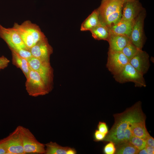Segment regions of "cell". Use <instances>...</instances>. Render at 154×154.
Listing matches in <instances>:
<instances>
[{"instance_id": "obj_15", "label": "cell", "mask_w": 154, "mask_h": 154, "mask_svg": "<svg viewBox=\"0 0 154 154\" xmlns=\"http://www.w3.org/2000/svg\"><path fill=\"white\" fill-rule=\"evenodd\" d=\"M130 40L129 38L127 36L116 34L110 31V36L108 41L109 44V49L121 51Z\"/></svg>"}, {"instance_id": "obj_28", "label": "cell", "mask_w": 154, "mask_h": 154, "mask_svg": "<svg viewBox=\"0 0 154 154\" xmlns=\"http://www.w3.org/2000/svg\"><path fill=\"white\" fill-rule=\"evenodd\" d=\"M106 135L103 133L98 130H96L94 134V141H103Z\"/></svg>"}, {"instance_id": "obj_11", "label": "cell", "mask_w": 154, "mask_h": 154, "mask_svg": "<svg viewBox=\"0 0 154 154\" xmlns=\"http://www.w3.org/2000/svg\"><path fill=\"white\" fill-rule=\"evenodd\" d=\"M0 37L6 42L10 49L23 48L29 50L13 27L6 28L0 24Z\"/></svg>"}, {"instance_id": "obj_17", "label": "cell", "mask_w": 154, "mask_h": 154, "mask_svg": "<svg viewBox=\"0 0 154 154\" xmlns=\"http://www.w3.org/2000/svg\"><path fill=\"white\" fill-rule=\"evenodd\" d=\"M134 22L121 19L116 23L110 27L109 30L115 34L126 36L129 38Z\"/></svg>"}, {"instance_id": "obj_2", "label": "cell", "mask_w": 154, "mask_h": 154, "mask_svg": "<svg viewBox=\"0 0 154 154\" xmlns=\"http://www.w3.org/2000/svg\"><path fill=\"white\" fill-rule=\"evenodd\" d=\"M125 0H102L97 9L102 23L109 28L121 19Z\"/></svg>"}, {"instance_id": "obj_30", "label": "cell", "mask_w": 154, "mask_h": 154, "mask_svg": "<svg viewBox=\"0 0 154 154\" xmlns=\"http://www.w3.org/2000/svg\"><path fill=\"white\" fill-rule=\"evenodd\" d=\"M145 141L147 145L154 147V139L150 134L147 136Z\"/></svg>"}, {"instance_id": "obj_3", "label": "cell", "mask_w": 154, "mask_h": 154, "mask_svg": "<svg viewBox=\"0 0 154 154\" xmlns=\"http://www.w3.org/2000/svg\"><path fill=\"white\" fill-rule=\"evenodd\" d=\"M13 27L18 33L29 50L46 37L39 27L29 20L26 21L21 24L15 23Z\"/></svg>"}, {"instance_id": "obj_12", "label": "cell", "mask_w": 154, "mask_h": 154, "mask_svg": "<svg viewBox=\"0 0 154 154\" xmlns=\"http://www.w3.org/2000/svg\"><path fill=\"white\" fill-rule=\"evenodd\" d=\"M29 50L33 57L42 61L50 62V56L53 49L46 37L37 42Z\"/></svg>"}, {"instance_id": "obj_32", "label": "cell", "mask_w": 154, "mask_h": 154, "mask_svg": "<svg viewBox=\"0 0 154 154\" xmlns=\"http://www.w3.org/2000/svg\"><path fill=\"white\" fill-rule=\"evenodd\" d=\"M145 148L148 154H153L154 153V147L146 145Z\"/></svg>"}, {"instance_id": "obj_25", "label": "cell", "mask_w": 154, "mask_h": 154, "mask_svg": "<svg viewBox=\"0 0 154 154\" xmlns=\"http://www.w3.org/2000/svg\"><path fill=\"white\" fill-rule=\"evenodd\" d=\"M10 50H13L20 56L27 60L33 57L29 50L23 48L10 49Z\"/></svg>"}, {"instance_id": "obj_10", "label": "cell", "mask_w": 154, "mask_h": 154, "mask_svg": "<svg viewBox=\"0 0 154 154\" xmlns=\"http://www.w3.org/2000/svg\"><path fill=\"white\" fill-rule=\"evenodd\" d=\"M145 12L143 9L135 19L129 39L138 49L142 50L144 44L143 25Z\"/></svg>"}, {"instance_id": "obj_26", "label": "cell", "mask_w": 154, "mask_h": 154, "mask_svg": "<svg viewBox=\"0 0 154 154\" xmlns=\"http://www.w3.org/2000/svg\"><path fill=\"white\" fill-rule=\"evenodd\" d=\"M116 151L115 144L112 142H109L104 146V152L106 154H114Z\"/></svg>"}, {"instance_id": "obj_22", "label": "cell", "mask_w": 154, "mask_h": 154, "mask_svg": "<svg viewBox=\"0 0 154 154\" xmlns=\"http://www.w3.org/2000/svg\"><path fill=\"white\" fill-rule=\"evenodd\" d=\"M139 151L129 141H124L116 145L115 154H136Z\"/></svg>"}, {"instance_id": "obj_9", "label": "cell", "mask_w": 154, "mask_h": 154, "mask_svg": "<svg viewBox=\"0 0 154 154\" xmlns=\"http://www.w3.org/2000/svg\"><path fill=\"white\" fill-rule=\"evenodd\" d=\"M129 63V60L121 51L109 49L106 66L113 75L119 73Z\"/></svg>"}, {"instance_id": "obj_14", "label": "cell", "mask_w": 154, "mask_h": 154, "mask_svg": "<svg viewBox=\"0 0 154 154\" xmlns=\"http://www.w3.org/2000/svg\"><path fill=\"white\" fill-rule=\"evenodd\" d=\"M129 63L143 75L147 72L150 66L148 54L140 49L129 60Z\"/></svg>"}, {"instance_id": "obj_5", "label": "cell", "mask_w": 154, "mask_h": 154, "mask_svg": "<svg viewBox=\"0 0 154 154\" xmlns=\"http://www.w3.org/2000/svg\"><path fill=\"white\" fill-rule=\"evenodd\" d=\"M143 76L129 63L119 73L113 75V77L120 83L132 82L135 87H145L146 85Z\"/></svg>"}, {"instance_id": "obj_23", "label": "cell", "mask_w": 154, "mask_h": 154, "mask_svg": "<svg viewBox=\"0 0 154 154\" xmlns=\"http://www.w3.org/2000/svg\"><path fill=\"white\" fill-rule=\"evenodd\" d=\"M139 50V49L137 48L130 40L123 48L121 52L129 60L135 55Z\"/></svg>"}, {"instance_id": "obj_6", "label": "cell", "mask_w": 154, "mask_h": 154, "mask_svg": "<svg viewBox=\"0 0 154 154\" xmlns=\"http://www.w3.org/2000/svg\"><path fill=\"white\" fill-rule=\"evenodd\" d=\"M23 147L25 154H45V144L39 141L28 128L20 125Z\"/></svg>"}, {"instance_id": "obj_16", "label": "cell", "mask_w": 154, "mask_h": 154, "mask_svg": "<svg viewBox=\"0 0 154 154\" xmlns=\"http://www.w3.org/2000/svg\"><path fill=\"white\" fill-rule=\"evenodd\" d=\"M145 116L132 122L130 124V129L132 136L146 140L149 134L145 125Z\"/></svg>"}, {"instance_id": "obj_20", "label": "cell", "mask_w": 154, "mask_h": 154, "mask_svg": "<svg viewBox=\"0 0 154 154\" xmlns=\"http://www.w3.org/2000/svg\"><path fill=\"white\" fill-rule=\"evenodd\" d=\"M11 50L12 52L13 64L21 69L27 78L31 68L28 60L20 56L13 50Z\"/></svg>"}, {"instance_id": "obj_29", "label": "cell", "mask_w": 154, "mask_h": 154, "mask_svg": "<svg viewBox=\"0 0 154 154\" xmlns=\"http://www.w3.org/2000/svg\"><path fill=\"white\" fill-rule=\"evenodd\" d=\"M10 60L4 56L0 57V69H3L8 66Z\"/></svg>"}, {"instance_id": "obj_33", "label": "cell", "mask_w": 154, "mask_h": 154, "mask_svg": "<svg viewBox=\"0 0 154 154\" xmlns=\"http://www.w3.org/2000/svg\"><path fill=\"white\" fill-rule=\"evenodd\" d=\"M138 154H148L145 148H144L140 150H139L138 152Z\"/></svg>"}, {"instance_id": "obj_27", "label": "cell", "mask_w": 154, "mask_h": 154, "mask_svg": "<svg viewBox=\"0 0 154 154\" xmlns=\"http://www.w3.org/2000/svg\"><path fill=\"white\" fill-rule=\"evenodd\" d=\"M97 128L100 131L106 135L108 132V126L106 123L104 122L100 121L98 125Z\"/></svg>"}, {"instance_id": "obj_7", "label": "cell", "mask_w": 154, "mask_h": 154, "mask_svg": "<svg viewBox=\"0 0 154 154\" xmlns=\"http://www.w3.org/2000/svg\"><path fill=\"white\" fill-rule=\"evenodd\" d=\"M28 61L31 68L38 73L52 90L53 72L50 62L42 61L33 57Z\"/></svg>"}, {"instance_id": "obj_13", "label": "cell", "mask_w": 154, "mask_h": 154, "mask_svg": "<svg viewBox=\"0 0 154 154\" xmlns=\"http://www.w3.org/2000/svg\"><path fill=\"white\" fill-rule=\"evenodd\" d=\"M143 9L138 0H125L123 6L121 19L133 21Z\"/></svg>"}, {"instance_id": "obj_19", "label": "cell", "mask_w": 154, "mask_h": 154, "mask_svg": "<svg viewBox=\"0 0 154 154\" xmlns=\"http://www.w3.org/2000/svg\"><path fill=\"white\" fill-rule=\"evenodd\" d=\"M99 13L97 9L94 10L82 23L80 30L90 31L101 23Z\"/></svg>"}, {"instance_id": "obj_4", "label": "cell", "mask_w": 154, "mask_h": 154, "mask_svg": "<svg viewBox=\"0 0 154 154\" xmlns=\"http://www.w3.org/2000/svg\"><path fill=\"white\" fill-rule=\"evenodd\" d=\"M26 79V90L31 96L36 97L44 95L52 91L38 73L31 68Z\"/></svg>"}, {"instance_id": "obj_31", "label": "cell", "mask_w": 154, "mask_h": 154, "mask_svg": "<svg viewBox=\"0 0 154 154\" xmlns=\"http://www.w3.org/2000/svg\"><path fill=\"white\" fill-rule=\"evenodd\" d=\"M0 154H7V151L3 143L0 140Z\"/></svg>"}, {"instance_id": "obj_1", "label": "cell", "mask_w": 154, "mask_h": 154, "mask_svg": "<svg viewBox=\"0 0 154 154\" xmlns=\"http://www.w3.org/2000/svg\"><path fill=\"white\" fill-rule=\"evenodd\" d=\"M144 116L140 101L123 112L114 114V123L103 141L112 142L116 145L123 141L125 131L130 127L131 123Z\"/></svg>"}, {"instance_id": "obj_21", "label": "cell", "mask_w": 154, "mask_h": 154, "mask_svg": "<svg viewBox=\"0 0 154 154\" xmlns=\"http://www.w3.org/2000/svg\"><path fill=\"white\" fill-rule=\"evenodd\" d=\"M92 36L96 40H106L108 41L110 36L109 28L102 23L91 30Z\"/></svg>"}, {"instance_id": "obj_18", "label": "cell", "mask_w": 154, "mask_h": 154, "mask_svg": "<svg viewBox=\"0 0 154 154\" xmlns=\"http://www.w3.org/2000/svg\"><path fill=\"white\" fill-rule=\"evenodd\" d=\"M45 145V154H75L77 153L74 148L63 147L55 142L50 141Z\"/></svg>"}, {"instance_id": "obj_8", "label": "cell", "mask_w": 154, "mask_h": 154, "mask_svg": "<svg viewBox=\"0 0 154 154\" xmlns=\"http://www.w3.org/2000/svg\"><path fill=\"white\" fill-rule=\"evenodd\" d=\"M7 151V154H25L24 152L20 125L7 137L1 139Z\"/></svg>"}, {"instance_id": "obj_24", "label": "cell", "mask_w": 154, "mask_h": 154, "mask_svg": "<svg viewBox=\"0 0 154 154\" xmlns=\"http://www.w3.org/2000/svg\"><path fill=\"white\" fill-rule=\"evenodd\" d=\"M128 141L139 150L145 148L146 145L145 140L135 136H132Z\"/></svg>"}]
</instances>
